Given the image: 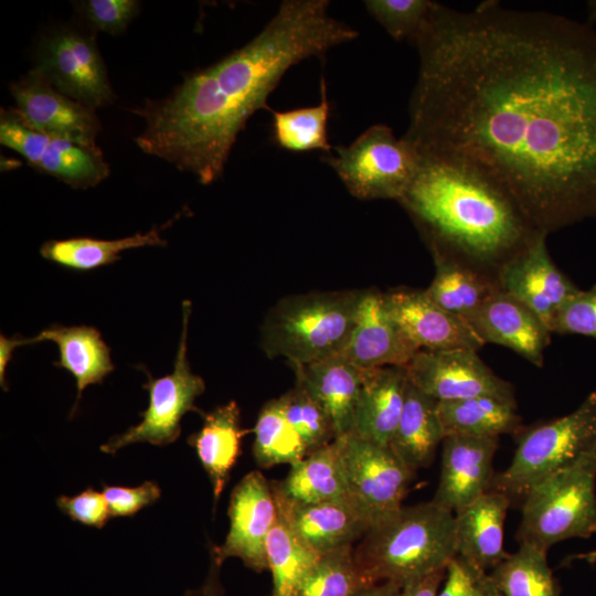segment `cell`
<instances>
[{
  "mask_svg": "<svg viewBox=\"0 0 596 596\" xmlns=\"http://www.w3.org/2000/svg\"><path fill=\"white\" fill-rule=\"evenodd\" d=\"M349 496L372 524L398 510L414 475L390 448L355 434L337 438Z\"/></svg>",
  "mask_w": 596,
  "mask_h": 596,
  "instance_id": "10",
  "label": "cell"
},
{
  "mask_svg": "<svg viewBox=\"0 0 596 596\" xmlns=\"http://www.w3.org/2000/svg\"><path fill=\"white\" fill-rule=\"evenodd\" d=\"M327 0H285L243 47L187 76L162 100L132 110L145 119L136 137L147 155L210 184L223 172L237 135L295 64L352 41L356 30L328 13Z\"/></svg>",
  "mask_w": 596,
  "mask_h": 596,
  "instance_id": "2",
  "label": "cell"
},
{
  "mask_svg": "<svg viewBox=\"0 0 596 596\" xmlns=\"http://www.w3.org/2000/svg\"><path fill=\"white\" fill-rule=\"evenodd\" d=\"M169 220L160 227L153 226L147 233L119 240H96L91 237H74L67 240H51L42 244L40 254L49 262L60 266L87 272L102 266L114 264L120 259V253L126 249L143 246H164L166 241L160 232L173 223Z\"/></svg>",
  "mask_w": 596,
  "mask_h": 596,
  "instance_id": "30",
  "label": "cell"
},
{
  "mask_svg": "<svg viewBox=\"0 0 596 596\" xmlns=\"http://www.w3.org/2000/svg\"><path fill=\"white\" fill-rule=\"evenodd\" d=\"M436 2L429 0H368L369 13L396 41L415 43Z\"/></svg>",
  "mask_w": 596,
  "mask_h": 596,
  "instance_id": "38",
  "label": "cell"
},
{
  "mask_svg": "<svg viewBox=\"0 0 596 596\" xmlns=\"http://www.w3.org/2000/svg\"><path fill=\"white\" fill-rule=\"evenodd\" d=\"M201 429L188 438L206 471L213 489L214 503L228 481L241 453V439L246 434L241 427L237 403L231 401L203 416Z\"/></svg>",
  "mask_w": 596,
  "mask_h": 596,
  "instance_id": "27",
  "label": "cell"
},
{
  "mask_svg": "<svg viewBox=\"0 0 596 596\" xmlns=\"http://www.w3.org/2000/svg\"><path fill=\"white\" fill-rule=\"evenodd\" d=\"M510 497L489 490L455 513L456 556L487 573L508 553L504 549V521Z\"/></svg>",
  "mask_w": 596,
  "mask_h": 596,
  "instance_id": "21",
  "label": "cell"
},
{
  "mask_svg": "<svg viewBox=\"0 0 596 596\" xmlns=\"http://www.w3.org/2000/svg\"><path fill=\"white\" fill-rule=\"evenodd\" d=\"M324 158L348 191L360 200H396L414 179L419 157L402 137L382 124L364 130L349 146L336 147Z\"/></svg>",
  "mask_w": 596,
  "mask_h": 596,
  "instance_id": "8",
  "label": "cell"
},
{
  "mask_svg": "<svg viewBox=\"0 0 596 596\" xmlns=\"http://www.w3.org/2000/svg\"><path fill=\"white\" fill-rule=\"evenodd\" d=\"M56 504L73 521L98 529H102L111 517L104 494L93 488L74 497L61 496Z\"/></svg>",
  "mask_w": 596,
  "mask_h": 596,
  "instance_id": "42",
  "label": "cell"
},
{
  "mask_svg": "<svg viewBox=\"0 0 596 596\" xmlns=\"http://www.w3.org/2000/svg\"><path fill=\"white\" fill-rule=\"evenodd\" d=\"M403 138L498 183L547 235L596 217V30L544 11L435 3Z\"/></svg>",
  "mask_w": 596,
  "mask_h": 596,
  "instance_id": "1",
  "label": "cell"
},
{
  "mask_svg": "<svg viewBox=\"0 0 596 596\" xmlns=\"http://www.w3.org/2000/svg\"><path fill=\"white\" fill-rule=\"evenodd\" d=\"M579 557L581 558H586L588 562H595L596 561V552L584 554V555H581Z\"/></svg>",
  "mask_w": 596,
  "mask_h": 596,
  "instance_id": "50",
  "label": "cell"
},
{
  "mask_svg": "<svg viewBox=\"0 0 596 596\" xmlns=\"http://www.w3.org/2000/svg\"><path fill=\"white\" fill-rule=\"evenodd\" d=\"M138 8L139 2L135 0H87L78 4L93 28L114 35L126 30Z\"/></svg>",
  "mask_w": 596,
  "mask_h": 596,
  "instance_id": "40",
  "label": "cell"
},
{
  "mask_svg": "<svg viewBox=\"0 0 596 596\" xmlns=\"http://www.w3.org/2000/svg\"><path fill=\"white\" fill-rule=\"evenodd\" d=\"M596 446V392L573 412L522 433L510 465L494 475L490 490L508 497L530 488L574 462Z\"/></svg>",
  "mask_w": 596,
  "mask_h": 596,
  "instance_id": "7",
  "label": "cell"
},
{
  "mask_svg": "<svg viewBox=\"0 0 596 596\" xmlns=\"http://www.w3.org/2000/svg\"><path fill=\"white\" fill-rule=\"evenodd\" d=\"M437 411L446 436L499 437L522 428L517 402L496 397L438 401Z\"/></svg>",
  "mask_w": 596,
  "mask_h": 596,
  "instance_id": "29",
  "label": "cell"
},
{
  "mask_svg": "<svg viewBox=\"0 0 596 596\" xmlns=\"http://www.w3.org/2000/svg\"><path fill=\"white\" fill-rule=\"evenodd\" d=\"M418 155V153H417ZM400 203L430 251L497 277L540 232L492 179L457 160L421 156Z\"/></svg>",
  "mask_w": 596,
  "mask_h": 596,
  "instance_id": "3",
  "label": "cell"
},
{
  "mask_svg": "<svg viewBox=\"0 0 596 596\" xmlns=\"http://www.w3.org/2000/svg\"><path fill=\"white\" fill-rule=\"evenodd\" d=\"M481 572L458 556L447 565L444 585L437 596H477Z\"/></svg>",
  "mask_w": 596,
  "mask_h": 596,
  "instance_id": "43",
  "label": "cell"
},
{
  "mask_svg": "<svg viewBox=\"0 0 596 596\" xmlns=\"http://www.w3.org/2000/svg\"><path fill=\"white\" fill-rule=\"evenodd\" d=\"M34 70L60 93L94 110L114 99L94 39L77 31H57L44 40Z\"/></svg>",
  "mask_w": 596,
  "mask_h": 596,
  "instance_id": "12",
  "label": "cell"
},
{
  "mask_svg": "<svg viewBox=\"0 0 596 596\" xmlns=\"http://www.w3.org/2000/svg\"><path fill=\"white\" fill-rule=\"evenodd\" d=\"M103 494L111 517H130L155 503L161 490L156 482L146 481L134 488L105 485Z\"/></svg>",
  "mask_w": 596,
  "mask_h": 596,
  "instance_id": "41",
  "label": "cell"
},
{
  "mask_svg": "<svg viewBox=\"0 0 596 596\" xmlns=\"http://www.w3.org/2000/svg\"><path fill=\"white\" fill-rule=\"evenodd\" d=\"M15 337L18 347L42 341L56 343L60 359L54 365L68 371L76 381L77 396L72 413L77 407L82 392L88 385L102 383L115 369L110 349L94 327L53 324L33 338Z\"/></svg>",
  "mask_w": 596,
  "mask_h": 596,
  "instance_id": "24",
  "label": "cell"
},
{
  "mask_svg": "<svg viewBox=\"0 0 596 596\" xmlns=\"http://www.w3.org/2000/svg\"><path fill=\"white\" fill-rule=\"evenodd\" d=\"M596 534V446L529 489L517 538L543 550Z\"/></svg>",
  "mask_w": 596,
  "mask_h": 596,
  "instance_id": "6",
  "label": "cell"
},
{
  "mask_svg": "<svg viewBox=\"0 0 596 596\" xmlns=\"http://www.w3.org/2000/svg\"><path fill=\"white\" fill-rule=\"evenodd\" d=\"M254 434L253 455L263 468L281 464L292 466L308 454L299 435L287 421L279 398L263 406Z\"/></svg>",
  "mask_w": 596,
  "mask_h": 596,
  "instance_id": "34",
  "label": "cell"
},
{
  "mask_svg": "<svg viewBox=\"0 0 596 596\" xmlns=\"http://www.w3.org/2000/svg\"><path fill=\"white\" fill-rule=\"evenodd\" d=\"M10 88L15 111L31 128L51 138L97 147L102 126L95 110L60 93L36 70Z\"/></svg>",
  "mask_w": 596,
  "mask_h": 596,
  "instance_id": "15",
  "label": "cell"
},
{
  "mask_svg": "<svg viewBox=\"0 0 596 596\" xmlns=\"http://www.w3.org/2000/svg\"><path fill=\"white\" fill-rule=\"evenodd\" d=\"M405 370L417 389L437 401L490 396L515 402L512 384L472 349L418 350Z\"/></svg>",
  "mask_w": 596,
  "mask_h": 596,
  "instance_id": "11",
  "label": "cell"
},
{
  "mask_svg": "<svg viewBox=\"0 0 596 596\" xmlns=\"http://www.w3.org/2000/svg\"><path fill=\"white\" fill-rule=\"evenodd\" d=\"M386 308L418 350L472 349L485 343L469 323L434 302L425 290L407 287L384 294Z\"/></svg>",
  "mask_w": 596,
  "mask_h": 596,
  "instance_id": "16",
  "label": "cell"
},
{
  "mask_svg": "<svg viewBox=\"0 0 596 596\" xmlns=\"http://www.w3.org/2000/svg\"><path fill=\"white\" fill-rule=\"evenodd\" d=\"M547 234L536 236L497 273L500 289L525 305L552 332L562 306L581 289L555 265L546 245Z\"/></svg>",
  "mask_w": 596,
  "mask_h": 596,
  "instance_id": "14",
  "label": "cell"
},
{
  "mask_svg": "<svg viewBox=\"0 0 596 596\" xmlns=\"http://www.w3.org/2000/svg\"><path fill=\"white\" fill-rule=\"evenodd\" d=\"M363 290L318 291L279 300L262 324L260 344L268 358L291 365L340 355L352 333Z\"/></svg>",
  "mask_w": 596,
  "mask_h": 596,
  "instance_id": "5",
  "label": "cell"
},
{
  "mask_svg": "<svg viewBox=\"0 0 596 596\" xmlns=\"http://www.w3.org/2000/svg\"><path fill=\"white\" fill-rule=\"evenodd\" d=\"M272 596H275L274 594Z\"/></svg>",
  "mask_w": 596,
  "mask_h": 596,
  "instance_id": "51",
  "label": "cell"
},
{
  "mask_svg": "<svg viewBox=\"0 0 596 596\" xmlns=\"http://www.w3.org/2000/svg\"><path fill=\"white\" fill-rule=\"evenodd\" d=\"M274 497L278 514L319 553L353 545L372 525L369 515L350 497L308 504L290 502L275 492Z\"/></svg>",
  "mask_w": 596,
  "mask_h": 596,
  "instance_id": "20",
  "label": "cell"
},
{
  "mask_svg": "<svg viewBox=\"0 0 596 596\" xmlns=\"http://www.w3.org/2000/svg\"><path fill=\"white\" fill-rule=\"evenodd\" d=\"M434 502L457 513L490 490L499 437L448 435Z\"/></svg>",
  "mask_w": 596,
  "mask_h": 596,
  "instance_id": "17",
  "label": "cell"
},
{
  "mask_svg": "<svg viewBox=\"0 0 596 596\" xmlns=\"http://www.w3.org/2000/svg\"><path fill=\"white\" fill-rule=\"evenodd\" d=\"M277 515L272 485L260 471L248 472L232 491L230 531L222 545L212 547L211 557L221 565L237 557L255 572L268 570L266 542Z\"/></svg>",
  "mask_w": 596,
  "mask_h": 596,
  "instance_id": "13",
  "label": "cell"
},
{
  "mask_svg": "<svg viewBox=\"0 0 596 596\" xmlns=\"http://www.w3.org/2000/svg\"><path fill=\"white\" fill-rule=\"evenodd\" d=\"M437 402L407 381L401 417L389 446L414 472L432 464L446 437Z\"/></svg>",
  "mask_w": 596,
  "mask_h": 596,
  "instance_id": "25",
  "label": "cell"
},
{
  "mask_svg": "<svg viewBox=\"0 0 596 596\" xmlns=\"http://www.w3.org/2000/svg\"><path fill=\"white\" fill-rule=\"evenodd\" d=\"M465 320L486 343L511 349L541 368L551 331L525 305L499 289Z\"/></svg>",
  "mask_w": 596,
  "mask_h": 596,
  "instance_id": "19",
  "label": "cell"
},
{
  "mask_svg": "<svg viewBox=\"0 0 596 596\" xmlns=\"http://www.w3.org/2000/svg\"><path fill=\"white\" fill-rule=\"evenodd\" d=\"M446 570L440 568L403 586L397 596H437L440 584L446 577Z\"/></svg>",
  "mask_w": 596,
  "mask_h": 596,
  "instance_id": "44",
  "label": "cell"
},
{
  "mask_svg": "<svg viewBox=\"0 0 596 596\" xmlns=\"http://www.w3.org/2000/svg\"><path fill=\"white\" fill-rule=\"evenodd\" d=\"M370 586L355 562L354 546L321 554L301 583L296 596H355Z\"/></svg>",
  "mask_w": 596,
  "mask_h": 596,
  "instance_id": "36",
  "label": "cell"
},
{
  "mask_svg": "<svg viewBox=\"0 0 596 596\" xmlns=\"http://www.w3.org/2000/svg\"><path fill=\"white\" fill-rule=\"evenodd\" d=\"M407 381L405 368L366 370L356 402L352 434L389 445L401 417Z\"/></svg>",
  "mask_w": 596,
  "mask_h": 596,
  "instance_id": "23",
  "label": "cell"
},
{
  "mask_svg": "<svg viewBox=\"0 0 596 596\" xmlns=\"http://www.w3.org/2000/svg\"><path fill=\"white\" fill-rule=\"evenodd\" d=\"M220 568L221 564L211 557L209 574L203 585L198 589L188 590L184 596H224V588L220 581Z\"/></svg>",
  "mask_w": 596,
  "mask_h": 596,
  "instance_id": "45",
  "label": "cell"
},
{
  "mask_svg": "<svg viewBox=\"0 0 596 596\" xmlns=\"http://www.w3.org/2000/svg\"><path fill=\"white\" fill-rule=\"evenodd\" d=\"M417 351L390 315L384 294L377 289L363 290L352 333L340 355L370 370L405 368Z\"/></svg>",
  "mask_w": 596,
  "mask_h": 596,
  "instance_id": "18",
  "label": "cell"
},
{
  "mask_svg": "<svg viewBox=\"0 0 596 596\" xmlns=\"http://www.w3.org/2000/svg\"><path fill=\"white\" fill-rule=\"evenodd\" d=\"M402 587L391 582L366 586L355 596H397Z\"/></svg>",
  "mask_w": 596,
  "mask_h": 596,
  "instance_id": "47",
  "label": "cell"
},
{
  "mask_svg": "<svg viewBox=\"0 0 596 596\" xmlns=\"http://www.w3.org/2000/svg\"><path fill=\"white\" fill-rule=\"evenodd\" d=\"M301 384L328 414L336 438L353 432L356 402L365 371L342 355L291 365Z\"/></svg>",
  "mask_w": 596,
  "mask_h": 596,
  "instance_id": "22",
  "label": "cell"
},
{
  "mask_svg": "<svg viewBox=\"0 0 596 596\" xmlns=\"http://www.w3.org/2000/svg\"><path fill=\"white\" fill-rule=\"evenodd\" d=\"M456 556L455 513L433 500L404 507L371 525L354 546L370 584L400 587L447 567Z\"/></svg>",
  "mask_w": 596,
  "mask_h": 596,
  "instance_id": "4",
  "label": "cell"
},
{
  "mask_svg": "<svg viewBox=\"0 0 596 596\" xmlns=\"http://www.w3.org/2000/svg\"><path fill=\"white\" fill-rule=\"evenodd\" d=\"M33 169L74 189L95 187L109 174V167L98 147L51 137Z\"/></svg>",
  "mask_w": 596,
  "mask_h": 596,
  "instance_id": "33",
  "label": "cell"
},
{
  "mask_svg": "<svg viewBox=\"0 0 596 596\" xmlns=\"http://www.w3.org/2000/svg\"><path fill=\"white\" fill-rule=\"evenodd\" d=\"M322 553L302 541L278 514L266 542L268 570L275 596H296Z\"/></svg>",
  "mask_w": 596,
  "mask_h": 596,
  "instance_id": "31",
  "label": "cell"
},
{
  "mask_svg": "<svg viewBox=\"0 0 596 596\" xmlns=\"http://www.w3.org/2000/svg\"><path fill=\"white\" fill-rule=\"evenodd\" d=\"M488 575L502 596H557L547 551L531 543L520 542Z\"/></svg>",
  "mask_w": 596,
  "mask_h": 596,
  "instance_id": "32",
  "label": "cell"
},
{
  "mask_svg": "<svg viewBox=\"0 0 596 596\" xmlns=\"http://www.w3.org/2000/svg\"><path fill=\"white\" fill-rule=\"evenodd\" d=\"M278 398L308 454L336 439L328 414L301 384L296 382L294 389Z\"/></svg>",
  "mask_w": 596,
  "mask_h": 596,
  "instance_id": "37",
  "label": "cell"
},
{
  "mask_svg": "<svg viewBox=\"0 0 596 596\" xmlns=\"http://www.w3.org/2000/svg\"><path fill=\"white\" fill-rule=\"evenodd\" d=\"M320 88L319 105L286 111L270 110L273 138L280 148L290 151L331 150L327 134L330 107L324 78L321 79Z\"/></svg>",
  "mask_w": 596,
  "mask_h": 596,
  "instance_id": "35",
  "label": "cell"
},
{
  "mask_svg": "<svg viewBox=\"0 0 596 596\" xmlns=\"http://www.w3.org/2000/svg\"><path fill=\"white\" fill-rule=\"evenodd\" d=\"M182 332L171 374L153 379L148 372L143 387L149 392L148 408L140 413L142 421L125 433L111 437L100 450L115 454L134 443L163 446L177 440L181 433V419L185 413L196 409L194 401L205 390L200 375L191 372L187 358L188 326L191 301L182 304Z\"/></svg>",
  "mask_w": 596,
  "mask_h": 596,
  "instance_id": "9",
  "label": "cell"
},
{
  "mask_svg": "<svg viewBox=\"0 0 596 596\" xmlns=\"http://www.w3.org/2000/svg\"><path fill=\"white\" fill-rule=\"evenodd\" d=\"M273 491L301 504L350 497L338 439L307 454L290 466L287 477Z\"/></svg>",
  "mask_w": 596,
  "mask_h": 596,
  "instance_id": "26",
  "label": "cell"
},
{
  "mask_svg": "<svg viewBox=\"0 0 596 596\" xmlns=\"http://www.w3.org/2000/svg\"><path fill=\"white\" fill-rule=\"evenodd\" d=\"M587 9H588V13H587L588 23L589 24L596 23V0L589 1L587 4Z\"/></svg>",
  "mask_w": 596,
  "mask_h": 596,
  "instance_id": "49",
  "label": "cell"
},
{
  "mask_svg": "<svg viewBox=\"0 0 596 596\" xmlns=\"http://www.w3.org/2000/svg\"><path fill=\"white\" fill-rule=\"evenodd\" d=\"M552 333L578 334L596 339V284L579 290L557 312Z\"/></svg>",
  "mask_w": 596,
  "mask_h": 596,
  "instance_id": "39",
  "label": "cell"
},
{
  "mask_svg": "<svg viewBox=\"0 0 596 596\" xmlns=\"http://www.w3.org/2000/svg\"><path fill=\"white\" fill-rule=\"evenodd\" d=\"M477 596H502L490 579L488 573H482L479 577Z\"/></svg>",
  "mask_w": 596,
  "mask_h": 596,
  "instance_id": "48",
  "label": "cell"
},
{
  "mask_svg": "<svg viewBox=\"0 0 596 596\" xmlns=\"http://www.w3.org/2000/svg\"><path fill=\"white\" fill-rule=\"evenodd\" d=\"M17 337L11 339L0 336V383L3 390L8 391V384L6 382V370L9 361L12 359L13 351L17 348Z\"/></svg>",
  "mask_w": 596,
  "mask_h": 596,
  "instance_id": "46",
  "label": "cell"
},
{
  "mask_svg": "<svg viewBox=\"0 0 596 596\" xmlns=\"http://www.w3.org/2000/svg\"><path fill=\"white\" fill-rule=\"evenodd\" d=\"M430 252L436 272L425 291L434 302L450 313L465 319L500 289L496 276L446 253Z\"/></svg>",
  "mask_w": 596,
  "mask_h": 596,
  "instance_id": "28",
  "label": "cell"
}]
</instances>
